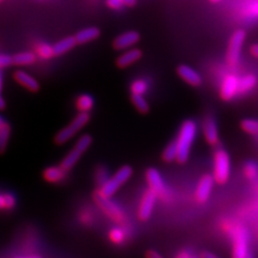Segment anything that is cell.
Returning <instances> with one entry per match:
<instances>
[{"mask_svg": "<svg viewBox=\"0 0 258 258\" xmlns=\"http://www.w3.org/2000/svg\"><path fill=\"white\" fill-rule=\"evenodd\" d=\"M197 135V125L191 119H187L181 125V128L176 137L177 145V159L180 164H185L189 158L191 145L195 141Z\"/></svg>", "mask_w": 258, "mask_h": 258, "instance_id": "1", "label": "cell"}, {"mask_svg": "<svg viewBox=\"0 0 258 258\" xmlns=\"http://www.w3.org/2000/svg\"><path fill=\"white\" fill-rule=\"evenodd\" d=\"M232 251L231 258H245L249 253L248 231L244 226L237 225L231 229Z\"/></svg>", "mask_w": 258, "mask_h": 258, "instance_id": "2", "label": "cell"}, {"mask_svg": "<svg viewBox=\"0 0 258 258\" xmlns=\"http://www.w3.org/2000/svg\"><path fill=\"white\" fill-rule=\"evenodd\" d=\"M213 176L215 182L219 184H225L230 176V157L228 153L223 149H219L214 153L213 157Z\"/></svg>", "mask_w": 258, "mask_h": 258, "instance_id": "3", "label": "cell"}, {"mask_svg": "<svg viewBox=\"0 0 258 258\" xmlns=\"http://www.w3.org/2000/svg\"><path fill=\"white\" fill-rule=\"evenodd\" d=\"M88 122H90V114L87 112H80L79 114L72 119V122L63 127L61 131L55 136V143L56 144H63L69 141L82 129Z\"/></svg>", "mask_w": 258, "mask_h": 258, "instance_id": "4", "label": "cell"}, {"mask_svg": "<svg viewBox=\"0 0 258 258\" xmlns=\"http://www.w3.org/2000/svg\"><path fill=\"white\" fill-rule=\"evenodd\" d=\"M94 200L95 203L98 205L102 211L108 214V216H110L112 220H114L116 222H123L125 219V214L122 209H120L114 201H112L110 199V197L103 196L102 194L98 190L94 192Z\"/></svg>", "mask_w": 258, "mask_h": 258, "instance_id": "5", "label": "cell"}, {"mask_svg": "<svg viewBox=\"0 0 258 258\" xmlns=\"http://www.w3.org/2000/svg\"><path fill=\"white\" fill-rule=\"evenodd\" d=\"M244 40H245L244 30L239 29L232 34L229 40V45H228V51H227V61L230 67L238 66Z\"/></svg>", "mask_w": 258, "mask_h": 258, "instance_id": "6", "label": "cell"}, {"mask_svg": "<svg viewBox=\"0 0 258 258\" xmlns=\"http://www.w3.org/2000/svg\"><path fill=\"white\" fill-rule=\"evenodd\" d=\"M157 196V194L151 188L144 191L138 210V216L141 221H148L151 217L153 210H154V207L156 205Z\"/></svg>", "mask_w": 258, "mask_h": 258, "instance_id": "7", "label": "cell"}, {"mask_svg": "<svg viewBox=\"0 0 258 258\" xmlns=\"http://www.w3.org/2000/svg\"><path fill=\"white\" fill-rule=\"evenodd\" d=\"M240 92V78L235 75H229L223 81L221 86L222 99L228 101L235 98Z\"/></svg>", "mask_w": 258, "mask_h": 258, "instance_id": "8", "label": "cell"}, {"mask_svg": "<svg viewBox=\"0 0 258 258\" xmlns=\"http://www.w3.org/2000/svg\"><path fill=\"white\" fill-rule=\"evenodd\" d=\"M214 183H215V179L211 174H205L203 177H201L196 189V199L198 203L205 204L206 201H208L210 195H211L212 192Z\"/></svg>", "mask_w": 258, "mask_h": 258, "instance_id": "9", "label": "cell"}, {"mask_svg": "<svg viewBox=\"0 0 258 258\" xmlns=\"http://www.w3.org/2000/svg\"><path fill=\"white\" fill-rule=\"evenodd\" d=\"M203 132L206 141L212 145V147H215V145L219 144L220 141V137H219V129H217V125L215 119L212 116H208L203 126Z\"/></svg>", "mask_w": 258, "mask_h": 258, "instance_id": "10", "label": "cell"}, {"mask_svg": "<svg viewBox=\"0 0 258 258\" xmlns=\"http://www.w3.org/2000/svg\"><path fill=\"white\" fill-rule=\"evenodd\" d=\"M149 186L152 190H154L157 195H163L165 192V183L161 177L159 171L156 168H149L145 173Z\"/></svg>", "mask_w": 258, "mask_h": 258, "instance_id": "11", "label": "cell"}, {"mask_svg": "<svg viewBox=\"0 0 258 258\" xmlns=\"http://www.w3.org/2000/svg\"><path fill=\"white\" fill-rule=\"evenodd\" d=\"M140 40V34L138 31L131 30V31H126L124 34L119 35L115 40H114V47L116 50H125V48H128L136 44Z\"/></svg>", "mask_w": 258, "mask_h": 258, "instance_id": "12", "label": "cell"}, {"mask_svg": "<svg viewBox=\"0 0 258 258\" xmlns=\"http://www.w3.org/2000/svg\"><path fill=\"white\" fill-rule=\"evenodd\" d=\"M177 75L191 86H199L203 83V78H201V76L191 67L187 66V64H180L177 67Z\"/></svg>", "mask_w": 258, "mask_h": 258, "instance_id": "13", "label": "cell"}, {"mask_svg": "<svg viewBox=\"0 0 258 258\" xmlns=\"http://www.w3.org/2000/svg\"><path fill=\"white\" fill-rule=\"evenodd\" d=\"M14 79L16 82H19L22 86L27 88V90L30 92H38L40 90V84L38 81L25 71H22V70L15 71Z\"/></svg>", "mask_w": 258, "mask_h": 258, "instance_id": "14", "label": "cell"}, {"mask_svg": "<svg viewBox=\"0 0 258 258\" xmlns=\"http://www.w3.org/2000/svg\"><path fill=\"white\" fill-rule=\"evenodd\" d=\"M141 57H142L141 50H139V48H132V50H129L120 55L116 60V63L119 68H125V67H128L129 64L138 61Z\"/></svg>", "mask_w": 258, "mask_h": 258, "instance_id": "15", "label": "cell"}, {"mask_svg": "<svg viewBox=\"0 0 258 258\" xmlns=\"http://www.w3.org/2000/svg\"><path fill=\"white\" fill-rule=\"evenodd\" d=\"M66 172L67 171L64 170L61 166L59 167L52 166L45 169L43 172V177L48 183H58L63 180L64 175H66Z\"/></svg>", "mask_w": 258, "mask_h": 258, "instance_id": "16", "label": "cell"}, {"mask_svg": "<svg viewBox=\"0 0 258 258\" xmlns=\"http://www.w3.org/2000/svg\"><path fill=\"white\" fill-rule=\"evenodd\" d=\"M78 44V41L76 37H67V38H63L61 39L60 41L56 42L53 45V50H54V55L55 56H59L62 55L66 52L70 51L71 48H74L76 45Z\"/></svg>", "mask_w": 258, "mask_h": 258, "instance_id": "17", "label": "cell"}, {"mask_svg": "<svg viewBox=\"0 0 258 258\" xmlns=\"http://www.w3.org/2000/svg\"><path fill=\"white\" fill-rule=\"evenodd\" d=\"M100 36V30L97 27H88L80 30L76 35V39L79 44H83L95 40Z\"/></svg>", "mask_w": 258, "mask_h": 258, "instance_id": "18", "label": "cell"}, {"mask_svg": "<svg viewBox=\"0 0 258 258\" xmlns=\"http://www.w3.org/2000/svg\"><path fill=\"white\" fill-rule=\"evenodd\" d=\"M82 154H83V152L81 151L80 149H78L77 147H75L74 149H72V150L68 153L67 156L62 159L60 166H61L66 171L71 170V169L77 165V163L79 161V159L81 158V156H82Z\"/></svg>", "mask_w": 258, "mask_h": 258, "instance_id": "19", "label": "cell"}, {"mask_svg": "<svg viewBox=\"0 0 258 258\" xmlns=\"http://www.w3.org/2000/svg\"><path fill=\"white\" fill-rule=\"evenodd\" d=\"M257 78L254 75H245L240 78V92L239 95H246L252 92L257 85Z\"/></svg>", "mask_w": 258, "mask_h": 258, "instance_id": "20", "label": "cell"}, {"mask_svg": "<svg viewBox=\"0 0 258 258\" xmlns=\"http://www.w3.org/2000/svg\"><path fill=\"white\" fill-rule=\"evenodd\" d=\"M120 186H122V184H120L116 180V177L113 175L108 181H106L101 185L99 191L102 194L103 196H107V197L111 198L118 190V188Z\"/></svg>", "mask_w": 258, "mask_h": 258, "instance_id": "21", "label": "cell"}, {"mask_svg": "<svg viewBox=\"0 0 258 258\" xmlns=\"http://www.w3.org/2000/svg\"><path fill=\"white\" fill-rule=\"evenodd\" d=\"M77 108L80 112H90L94 108V98L88 94H82L77 99Z\"/></svg>", "mask_w": 258, "mask_h": 258, "instance_id": "22", "label": "cell"}, {"mask_svg": "<svg viewBox=\"0 0 258 258\" xmlns=\"http://www.w3.org/2000/svg\"><path fill=\"white\" fill-rule=\"evenodd\" d=\"M10 132L11 129L9 123H7V120L3 117L0 120V147H2L3 152L6 150L7 143L9 141Z\"/></svg>", "mask_w": 258, "mask_h": 258, "instance_id": "23", "label": "cell"}, {"mask_svg": "<svg viewBox=\"0 0 258 258\" xmlns=\"http://www.w3.org/2000/svg\"><path fill=\"white\" fill-rule=\"evenodd\" d=\"M132 101L134 103L135 108L138 110L142 114H147L150 111V106L147 99L144 98L143 95L138 94H132Z\"/></svg>", "mask_w": 258, "mask_h": 258, "instance_id": "24", "label": "cell"}, {"mask_svg": "<svg viewBox=\"0 0 258 258\" xmlns=\"http://www.w3.org/2000/svg\"><path fill=\"white\" fill-rule=\"evenodd\" d=\"M161 158L166 163H172V161L177 159V145L175 141H171L167 145L163 152V155H161Z\"/></svg>", "mask_w": 258, "mask_h": 258, "instance_id": "25", "label": "cell"}, {"mask_svg": "<svg viewBox=\"0 0 258 258\" xmlns=\"http://www.w3.org/2000/svg\"><path fill=\"white\" fill-rule=\"evenodd\" d=\"M13 61L15 64H20V66H26V64H31L36 61V55L31 52L19 53L15 56H13Z\"/></svg>", "mask_w": 258, "mask_h": 258, "instance_id": "26", "label": "cell"}, {"mask_svg": "<svg viewBox=\"0 0 258 258\" xmlns=\"http://www.w3.org/2000/svg\"><path fill=\"white\" fill-rule=\"evenodd\" d=\"M241 128L244 133L258 137V120L246 118L241 122Z\"/></svg>", "mask_w": 258, "mask_h": 258, "instance_id": "27", "label": "cell"}, {"mask_svg": "<svg viewBox=\"0 0 258 258\" xmlns=\"http://www.w3.org/2000/svg\"><path fill=\"white\" fill-rule=\"evenodd\" d=\"M16 205L15 197L10 192H4L0 196V207L3 210H11Z\"/></svg>", "mask_w": 258, "mask_h": 258, "instance_id": "28", "label": "cell"}, {"mask_svg": "<svg viewBox=\"0 0 258 258\" xmlns=\"http://www.w3.org/2000/svg\"><path fill=\"white\" fill-rule=\"evenodd\" d=\"M244 176L249 181H254L258 177V166L253 163V161H248L243 168Z\"/></svg>", "mask_w": 258, "mask_h": 258, "instance_id": "29", "label": "cell"}, {"mask_svg": "<svg viewBox=\"0 0 258 258\" xmlns=\"http://www.w3.org/2000/svg\"><path fill=\"white\" fill-rule=\"evenodd\" d=\"M109 238L113 242V243L120 244V243H123L124 240H125V232L122 228L115 227V228H113V229L110 230Z\"/></svg>", "mask_w": 258, "mask_h": 258, "instance_id": "30", "label": "cell"}, {"mask_svg": "<svg viewBox=\"0 0 258 258\" xmlns=\"http://www.w3.org/2000/svg\"><path fill=\"white\" fill-rule=\"evenodd\" d=\"M93 142V138L91 135H83L82 137H80L79 140L76 142L75 147H77L78 149H80L83 153L86 152L90 147L92 145Z\"/></svg>", "mask_w": 258, "mask_h": 258, "instance_id": "31", "label": "cell"}, {"mask_svg": "<svg viewBox=\"0 0 258 258\" xmlns=\"http://www.w3.org/2000/svg\"><path fill=\"white\" fill-rule=\"evenodd\" d=\"M131 91H132V94L143 95L145 92L148 91V83L143 80H136L132 84Z\"/></svg>", "mask_w": 258, "mask_h": 258, "instance_id": "32", "label": "cell"}, {"mask_svg": "<svg viewBox=\"0 0 258 258\" xmlns=\"http://www.w3.org/2000/svg\"><path fill=\"white\" fill-rule=\"evenodd\" d=\"M38 54L41 58L44 59H48L51 58L52 56L54 55V50H53V46L48 45V44H42L38 47Z\"/></svg>", "mask_w": 258, "mask_h": 258, "instance_id": "33", "label": "cell"}, {"mask_svg": "<svg viewBox=\"0 0 258 258\" xmlns=\"http://www.w3.org/2000/svg\"><path fill=\"white\" fill-rule=\"evenodd\" d=\"M12 63H14L12 56L6 55V54H3L2 56H0V66H2V68L9 67Z\"/></svg>", "mask_w": 258, "mask_h": 258, "instance_id": "34", "label": "cell"}, {"mask_svg": "<svg viewBox=\"0 0 258 258\" xmlns=\"http://www.w3.org/2000/svg\"><path fill=\"white\" fill-rule=\"evenodd\" d=\"M107 5L110 9L113 10H119L122 9L124 6H126L123 0H107Z\"/></svg>", "mask_w": 258, "mask_h": 258, "instance_id": "35", "label": "cell"}, {"mask_svg": "<svg viewBox=\"0 0 258 258\" xmlns=\"http://www.w3.org/2000/svg\"><path fill=\"white\" fill-rule=\"evenodd\" d=\"M175 258H198L188 251H181L175 256Z\"/></svg>", "mask_w": 258, "mask_h": 258, "instance_id": "36", "label": "cell"}, {"mask_svg": "<svg viewBox=\"0 0 258 258\" xmlns=\"http://www.w3.org/2000/svg\"><path fill=\"white\" fill-rule=\"evenodd\" d=\"M145 257L147 258H164L158 252L154 251V249H149V251L145 253Z\"/></svg>", "mask_w": 258, "mask_h": 258, "instance_id": "37", "label": "cell"}, {"mask_svg": "<svg viewBox=\"0 0 258 258\" xmlns=\"http://www.w3.org/2000/svg\"><path fill=\"white\" fill-rule=\"evenodd\" d=\"M200 258H220V257L216 256L215 254H213L211 252H204L203 254H201Z\"/></svg>", "mask_w": 258, "mask_h": 258, "instance_id": "38", "label": "cell"}, {"mask_svg": "<svg viewBox=\"0 0 258 258\" xmlns=\"http://www.w3.org/2000/svg\"><path fill=\"white\" fill-rule=\"evenodd\" d=\"M251 53L255 56L256 58H258V44H254L251 47Z\"/></svg>", "mask_w": 258, "mask_h": 258, "instance_id": "39", "label": "cell"}, {"mask_svg": "<svg viewBox=\"0 0 258 258\" xmlns=\"http://www.w3.org/2000/svg\"><path fill=\"white\" fill-rule=\"evenodd\" d=\"M123 2L125 3V5H126V6H129V7H133V6H135V5H136V3H137V0H123Z\"/></svg>", "mask_w": 258, "mask_h": 258, "instance_id": "40", "label": "cell"}, {"mask_svg": "<svg viewBox=\"0 0 258 258\" xmlns=\"http://www.w3.org/2000/svg\"><path fill=\"white\" fill-rule=\"evenodd\" d=\"M19 258H42V257L39 256V255H29V256H26V257H19Z\"/></svg>", "mask_w": 258, "mask_h": 258, "instance_id": "41", "label": "cell"}, {"mask_svg": "<svg viewBox=\"0 0 258 258\" xmlns=\"http://www.w3.org/2000/svg\"><path fill=\"white\" fill-rule=\"evenodd\" d=\"M253 11H254L256 14H258V4H256V5L254 6V8H253Z\"/></svg>", "mask_w": 258, "mask_h": 258, "instance_id": "42", "label": "cell"}, {"mask_svg": "<svg viewBox=\"0 0 258 258\" xmlns=\"http://www.w3.org/2000/svg\"><path fill=\"white\" fill-rule=\"evenodd\" d=\"M5 108H6V101H5L4 98H2V109L4 110Z\"/></svg>", "mask_w": 258, "mask_h": 258, "instance_id": "43", "label": "cell"}, {"mask_svg": "<svg viewBox=\"0 0 258 258\" xmlns=\"http://www.w3.org/2000/svg\"><path fill=\"white\" fill-rule=\"evenodd\" d=\"M245 258H254V256H253L251 253H249V254H248V255H247Z\"/></svg>", "mask_w": 258, "mask_h": 258, "instance_id": "44", "label": "cell"}, {"mask_svg": "<svg viewBox=\"0 0 258 258\" xmlns=\"http://www.w3.org/2000/svg\"><path fill=\"white\" fill-rule=\"evenodd\" d=\"M211 2H212V3H220L221 0H211Z\"/></svg>", "mask_w": 258, "mask_h": 258, "instance_id": "45", "label": "cell"}]
</instances>
